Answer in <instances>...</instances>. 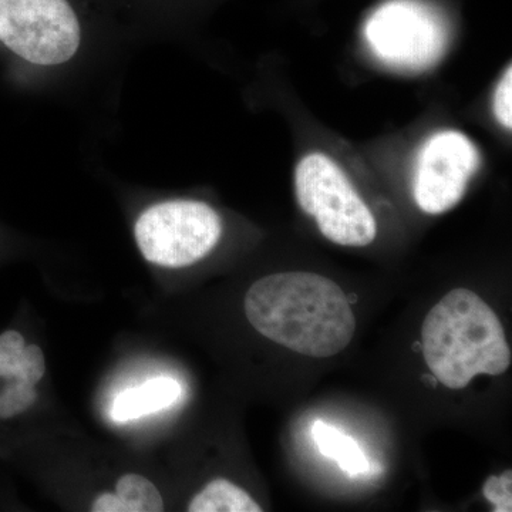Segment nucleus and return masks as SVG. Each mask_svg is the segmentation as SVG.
<instances>
[{
	"label": "nucleus",
	"mask_w": 512,
	"mask_h": 512,
	"mask_svg": "<svg viewBox=\"0 0 512 512\" xmlns=\"http://www.w3.org/2000/svg\"><path fill=\"white\" fill-rule=\"evenodd\" d=\"M299 207L315 218L323 237L342 247H366L375 241L372 211L332 158L308 154L295 170Z\"/></svg>",
	"instance_id": "nucleus-3"
},
{
	"label": "nucleus",
	"mask_w": 512,
	"mask_h": 512,
	"mask_svg": "<svg viewBox=\"0 0 512 512\" xmlns=\"http://www.w3.org/2000/svg\"><path fill=\"white\" fill-rule=\"evenodd\" d=\"M190 512H261L262 508L252 500L247 491L231 481H211L201 493L192 498L188 505Z\"/></svg>",
	"instance_id": "nucleus-10"
},
{
	"label": "nucleus",
	"mask_w": 512,
	"mask_h": 512,
	"mask_svg": "<svg viewBox=\"0 0 512 512\" xmlns=\"http://www.w3.org/2000/svg\"><path fill=\"white\" fill-rule=\"evenodd\" d=\"M244 308L262 336L316 359L338 355L356 332L355 315L342 288L309 272L259 279L249 288Z\"/></svg>",
	"instance_id": "nucleus-1"
},
{
	"label": "nucleus",
	"mask_w": 512,
	"mask_h": 512,
	"mask_svg": "<svg viewBox=\"0 0 512 512\" xmlns=\"http://www.w3.org/2000/svg\"><path fill=\"white\" fill-rule=\"evenodd\" d=\"M80 36L67 0H0V43L26 62L66 63L76 55Z\"/></svg>",
	"instance_id": "nucleus-6"
},
{
	"label": "nucleus",
	"mask_w": 512,
	"mask_h": 512,
	"mask_svg": "<svg viewBox=\"0 0 512 512\" xmlns=\"http://www.w3.org/2000/svg\"><path fill=\"white\" fill-rule=\"evenodd\" d=\"M480 165L476 144L460 131L433 134L417 156L413 181L417 207L430 215L453 210Z\"/></svg>",
	"instance_id": "nucleus-7"
},
{
	"label": "nucleus",
	"mask_w": 512,
	"mask_h": 512,
	"mask_svg": "<svg viewBox=\"0 0 512 512\" xmlns=\"http://www.w3.org/2000/svg\"><path fill=\"white\" fill-rule=\"evenodd\" d=\"M180 394L181 386L175 380L158 377L119 394L111 414L117 421L138 419L170 407Z\"/></svg>",
	"instance_id": "nucleus-8"
},
{
	"label": "nucleus",
	"mask_w": 512,
	"mask_h": 512,
	"mask_svg": "<svg viewBox=\"0 0 512 512\" xmlns=\"http://www.w3.org/2000/svg\"><path fill=\"white\" fill-rule=\"evenodd\" d=\"M313 441L322 456L332 458L340 470L349 476H362L370 471V463L362 448L348 434L316 420L312 427Z\"/></svg>",
	"instance_id": "nucleus-9"
},
{
	"label": "nucleus",
	"mask_w": 512,
	"mask_h": 512,
	"mask_svg": "<svg viewBox=\"0 0 512 512\" xmlns=\"http://www.w3.org/2000/svg\"><path fill=\"white\" fill-rule=\"evenodd\" d=\"M421 345L431 373L453 390L478 375H503L512 362L503 323L477 293L464 288L448 292L427 313Z\"/></svg>",
	"instance_id": "nucleus-2"
},
{
	"label": "nucleus",
	"mask_w": 512,
	"mask_h": 512,
	"mask_svg": "<svg viewBox=\"0 0 512 512\" xmlns=\"http://www.w3.org/2000/svg\"><path fill=\"white\" fill-rule=\"evenodd\" d=\"M93 512H128L126 504L117 494H101L92 505Z\"/></svg>",
	"instance_id": "nucleus-15"
},
{
	"label": "nucleus",
	"mask_w": 512,
	"mask_h": 512,
	"mask_svg": "<svg viewBox=\"0 0 512 512\" xmlns=\"http://www.w3.org/2000/svg\"><path fill=\"white\" fill-rule=\"evenodd\" d=\"M116 494L128 512H161L164 501L156 485L140 474H126L117 481Z\"/></svg>",
	"instance_id": "nucleus-11"
},
{
	"label": "nucleus",
	"mask_w": 512,
	"mask_h": 512,
	"mask_svg": "<svg viewBox=\"0 0 512 512\" xmlns=\"http://www.w3.org/2000/svg\"><path fill=\"white\" fill-rule=\"evenodd\" d=\"M366 40L380 62L400 72H423L446 52L448 29L436 9L419 0H392L372 13Z\"/></svg>",
	"instance_id": "nucleus-5"
},
{
	"label": "nucleus",
	"mask_w": 512,
	"mask_h": 512,
	"mask_svg": "<svg viewBox=\"0 0 512 512\" xmlns=\"http://www.w3.org/2000/svg\"><path fill=\"white\" fill-rule=\"evenodd\" d=\"M134 234L148 262L164 268H184L197 264L217 247L222 221L205 202L165 201L140 215Z\"/></svg>",
	"instance_id": "nucleus-4"
},
{
	"label": "nucleus",
	"mask_w": 512,
	"mask_h": 512,
	"mask_svg": "<svg viewBox=\"0 0 512 512\" xmlns=\"http://www.w3.org/2000/svg\"><path fill=\"white\" fill-rule=\"evenodd\" d=\"M512 474L511 471H505L501 476H491L485 481L483 493L484 497L494 505V511L511 512L512 511Z\"/></svg>",
	"instance_id": "nucleus-13"
},
{
	"label": "nucleus",
	"mask_w": 512,
	"mask_h": 512,
	"mask_svg": "<svg viewBox=\"0 0 512 512\" xmlns=\"http://www.w3.org/2000/svg\"><path fill=\"white\" fill-rule=\"evenodd\" d=\"M16 375L30 384L40 383L46 373L45 353L37 345L26 343L15 366Z\"/></svg>",
	"instance_id": "nucleus-12"
},
{
	"label": "nucleus",
	"mask_w": 512,
	"mask_h": 512,
	"mask_svg": "<svg viewBox=\"0 0 512 512\" xmlns=\"http://www.w3.org/2000/svg\"><path fill=\"white\" fill-rule=\"evenodd\" d=\"M493 110L495 119L507 130L512 127V69L507 67L494 93Z\"/></svg>",
	"instance_id": "nucleus-14"
}]
</instances>
